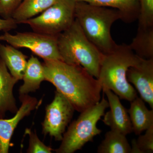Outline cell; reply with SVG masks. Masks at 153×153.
Here are the masks:
<instances>
[{
	"instance_id": "obj_1",
	"label": "cell",
	"mask_w": 153,
	"mask_h": 153,
	"mask_svg": "<svg viewBox=\"0 0 153 153\" xmlns=\"http://www.w3.org/2000/svg\"><path fill=\"white\" fill-rule=\"evenodd\" d=\"M45 80L52 83L81 113L101 100L102 88L98 79L83 67L62 60H44Z\"/></svg>"
},
{
	"instance_id": "obj_2",
	"label": "cell",
	"mask_w": 153,
	"mask_h": 153,
	"mask_svg": "<svg viewBox=\"0 0 153 153\" xmlns=\"http://www.w3.org/2000/svg\"><path fill=\"white\" fill-rule=\"evenodd\" d=\"M142 59L126 44L117 45L112 52L103 55L97 78L102 90L109 89L120 99L127 101L134 99L137 97V92L128 81L127 71Z\"/></svg>"
},
{
	"instance_id": "obj_3",
	"label": "cell",
	"mask_w": 153,
	"mask_h": 153,
	"mask_svg": "<svg viewBox=\"0 0 153 153\" xmlns=\"http://www.w3.org/2000/svg\"><path fill=\"white\" fill-rule=\"evenodd\" d=\"M74 16L86 38L103 55L112 52L117 46L111 35V26L121 19L116 9L76 2Z\"/></svg>"
},
{
	"instance_id": "obj_4",
	"label": "cell",
	"mask_w": 153,
	"mask_h": 153,
	"mask_svg": "<svg viewBox=\"0 0 153 153\" xmlns=\"http://www.w3.org/2000/svg\"><path fill=\"white\" fill-rule=\"evenodd\" d=\"M57 40L63 61L82 66L91 75L98 78L103 55L86 38L76 19L57 36Z\"/></svg>"
},
{
	"instance_id": "obj_5",
	"label": "cell",
	"mask_w": 153,
	"mask_h": 153,
	"mask_svg": "<svg viewBox=\"0 0 153 153\" xmlns=\"http://www.w3.org/2000/svg\"><path fill=\"white\" fill-rule=\"evenodd\" d=\"M109 107L108 101L103 96L99 102L80 113L79 117L68 127L63 135L57 153H73L80 149L94 138L101 133L97 123Z\"/></svg>"
},
{
	"instance_id": "obj_6",
	"label": "cell",
	"mask_w": 153,
	"mask_h": 153,
	"mask_svg": "<svg viewBox=\"0 0 153 153\" xmlns=\"http://www.w3.org/2000/svg\"><path fill=\"white\" fill-rule=\"evenodd\" d=\"M74 0H58L40 15L22 23L34 32L57 36L67 30L75 20Z\"/></svg>"
},
{
	"instance_id": "obj_7",
	"label": "cell",
	"mask_w": 153,
	"mask_h": 153,
	"mask_svg": "<svg viewBox=\"0 0 153 153\" xmlns=\"http://www.w3.org/2000/svg\"><path fill=\"white\" fill-rule=\"evenodd\" d=\"M57 36L34 32H18L12 35L8 32L0 36V41L7 42L15 48L30 49L44 60H62L57 46Z\"/></svg>"
},
{
	"instance_id": "obj_8",
	"label": "cell",
	"mask_w": 153,
	"mask_h": 153,
	"mask_svg": "<svg viewBox=\"0 0 153 153\" xmlns=\"http://www.w3.org/2000/svg\"><path fill=\"white\" fill-rule=\"evenodd\" d=\"M75 109L72 105L60 92L56 91L54 100L46 107V115L42 124L43 133L61 141Z\"/></svg>"
},
{
	"instance_id": "obj_9",
	"label": "cell",
	"mask_w": 153,
	"mask_h": 153,
	"mask_svg": "<svg viewBox=\"0 0 153 153\" xmlns=\"http://www.w3.org/2000/svg\"><path fill=\"white\" fill-rule=\"evenodd\" d=\"M129 82L132 83L144 101L153 108V58L142 59L127 71Z\"/></svg>"
},
{
	"instance_id": "obj_10",
	"label": "cell",
	"mask_w": 153,
	"mask_h": 153,
	"mask_svg": "<svg viewBox=\"0 0 153 153\" xmlns=\"http://www.w3.org/2000/svg\"><path fill=\"white\" fill-rule=\"evenodd\" d=\"M108 98L110 110L104 114L102 121L111 130L125 135L132 132V128L127 110L122 104L120 98L109 89L102 90Z\"/></svg>"
},
{
	"instance_id": "obj_11",
	"label": "cell",
	"mask_w": 153,
	"mask_h": 153,
	"mask_svg": "<svg viewBox=\"0 0 153 153\" xmlns=\"http://www.w3.org/2000/svg\"><path fill=\"white\" fill-rule=\"evenodd\" d=\"M22 104L14 117L0 118V153H8L11 137L20 121L35 109L38 104L36 98L27 95L20 96Z\"/></svg>"
},
{
	"instance_id": "obj_12",
	"label": "cell",
	"mask_w": 153,
	"mask_h": 153,
	"mask_svg": "<svg viewBox=\"0 0 153 153\" xmlns=\"http://www.w3.org/2000/svg\"><path fill=\"white\" fill-rule=\"evenodd\" d=\"M128 112L131 122L132 131L139 135L153 125V110L147 108L140 97H136L131 101Z\"/></svg>"
},
{
	"instance_id": "obj_13",
	"label": "cell",
	"mask_w": 153,
	"mask_h": 153,
	"mask_svg": "<svg viewBox=\"0 0 153 153\" xmlns=\"http://www.w3.org/2000/svg\"><path fill=\"white\" fill-rule=\"evenodd\" d=\"M83 1L92 5L111 7L118 10L122 21L131 23L137 20L140 12L139 0H74Z\"/></svg>"
},
{
	"instance_id": "obj_14",
	"label": "cell",
	"mask_w": 153,
	"mask_h": 153,
	"mask_svg": "<svg viewBox=\"0 0 153 153\" xmlns=\"http://www.w3.org/2000/svg\"><path fill=\"white\" fill-rule=\"evenodd\" d=\"M27 56L10 45L0 44V58L10 73L18 81L23 79L27 61Z\"/></svg>"
},
{
	"instance_id": "obj_15",
	"label": "cell",
	"mask_w": 153,
	"mask_h": 153,
	"mask_svg": "<svg viewBox=\"0 0 153 153\" xmlns=\"http://www.w3.org/2000/svg\"><path fill=\"white\" fill-rule=\"evenodd\" d=\"M22 79L24 83L19 89L21 95L36 91L45 80L43 64L37 57L32 55L28 60Z\"/></svg>"
},
{
	"instance_id": "obj_16",
	"label": "cell",
	"mask_w": 153,
	"mask_h": 153,
	"mask_svg": "<svg viewBox=\"0 0 153 153\" xmlns=\"http://www.w3.org/2000/svg\"><path fill=\"white\" fill-rule=\"evenodd\" d=\"M58 0H23L13 15L18 24L41 14Z\"/></svg>"
},
{
	"instance_id": "obj_17",
	"label": "cell",
	"mask_w": 153,
	"mask_h": 153,
	"mask_svg": "<svg viewBox=\"0 0 153 153\" xmlns=\"http://www.w3.org/2000/svg\"><path fill=\"white\" fill-rule=\"evenodd\" d=\"M131 146L126 136L111 130L105 135V138L97 148L98 153H131Z\"/></svg>"
},
{
	"instance_id": "obj_18",
	"label": "cell",
	"mask_w": 153,
	"mask_h": 153,
	"mask_svg": "<svg viewBox=\"0 0 153 153\" xmlns=\"http://www.w3.org/2000/svg\"><path fill=\"white\" fill-rule=\"evenodd\" d=\"M130 47L136 55L145 59L153 58V29L137 30Z\"/></svg>"
},
{
	"instance_id": "obj_19",
	"label": "cell",
	"mask_w": 153,
	"mask_h": 153,
	"mask_svg": "<svg viewBox=\"0 0 153 153\" xmlns=\"http://www.w3.org/2000/svg\"><path fill=\"white\" fill-rule=\"evenodd\" d=\"M137 30L153 29V0H139Z\"/></svg>"
},
{
	"instance_id": "obj_20",
	"label": "cell",
	"mask_w": 153,
	"mask_h": 153,
	"mask_svg": "<svg viewBox=\"0 0 153 153\" xmlns=\"http://www.w3.org/2000/svg\"><path fill=\"white\" fill-rule=\"evenodd\" d=\"M143 135L132 140L131 153H152L153 152V125Z\"/></svg>"
},
{
	"instance_id": "obj_21",
	"label": "cell",
	"mask_w": 153,
	"mask_h": 153,
	"mask_svg": "<svg viewBox=\"0 0 153 153\" xmlns=\"http://www.w3.org/2000/svg\"><path fill=\"white\" fill-rule=\"evenodd\" d=\"M28 134L30 136L29 146L27 152L29 153H51L52 149L50 147L46 146L38 138L35 133L28 129Z\"/></svg>"
},
{
	"instance_id": "obj_22",
	"label": "cell",
	"mask_w": 153,
	"mask_h": 153,
	"mask_svg": "<svg viewBox=\"0 0 153 153\" xmlns=\"http://www.w3.org/2000/svg\"><path fill=\"white\" fill-rule=\"evenodd\" d=\"M23 0H0V16L4 19H11Z\"/></svg>"
},
{
	"instance_id": "obj_23",
	"label": "cell",
	"mask_w": 153,
	"mask_h": 153,
	"mask_svg": "<svg viewBox=\"0 0 153 153\" xmlns=\"http://www.w3.org/2000/svg\"><path fill=\"white\" fill-rule=\"evenodd\" d=\"M18 23L13 18L4 19L0 18V31L9 32L10 30L16 29Z\"/></svg>"
}]
</instances>
